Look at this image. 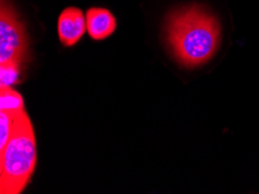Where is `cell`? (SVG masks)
Instances as JSON below:
<instances>
[{
  "instance_id": "1",
  "label": "cell",
  "mask_w": 259,
  "mask_h": 194,
  "mask_svg": "<svg viewBox=\"0 0 259 194\" xmlns=\"http://www.w3.org/2000/svg\"><path fill=\"white\" fill-rule=\"evenodd\" d=\"M165 38L179 64L197 68L215 56L221 43L218 18L201 5H187L167 14Z\"/></svg>"
},
{
  "instance_id": "2",
  "label": "cell",
  "mask_w": 259,
  "mask_h": 194,
  "mask_svg": "<svg viewBox=\"0 0 259 194\" xmlns=\"http://www.w3.org/2000/svg\"><path fill=\"white\" fill-rule=\"evenodd\" d=\"M36 158L33 125L23 109L15 118L9 142L0 149V193L20 194L33 176Z\"/></svg>"
},
{
  "instance_id": "3",
  "label": "cell",
  "mask_w": 259,
  "mask_h": 194,
  "mask_svg": "<svg viewBox=\"0 0 259 194\" xmlns=\"http://www.w3.org/2000/svg\"><path fill=\"white\" fill-rule=\"evenodd\" d=\"M29 55L26 26L11 0L0 4V66L21 70Z\"/></svg>"
},
{
  "instance_id": "4",
  "label": "cell",
  "mask_w": 259,
  "mask_h": 194,
  "mask_svg": "<svg viewBox=\"0 0 259 194\" xmlns=\"http://www.w3.org/2000/svg\"><path fill=\"white\" fill-rule=\"evenodd\" d=\"M58 37L64 47H72L83 37L86 26V15L77 7H68L58 18Z\"/></svg>"
},
{
  "instance_id": "5",
  "label": "cell",
  "mask_w": 259,
  "mask_h": 194,
  "mask_svg": "<svg viewBox=\"0 0 259 194\" xmlns=\"http://www.w3.org/2000/svg\"><path fill=\"white\" fill-rule=\"evenodd\" d=\"M86 26L90 37L100 41L114 33L116 29V20L108 10L92 7L86 13Z\"/></svg>"
},
{
  "instance_id": "6",
  "label": "cell",
  "mask_w": 259,
  "mask_h": 194,
  "mask_svg": "<svg viewBox=\"0 0 259 194\" xmlns=\"http://www.w3.org/2000/svg\"><path fill=\"white\" fill-rule=\"evenodd\" d=\"M25 109L23 99L12 86H0V110L21 112Z\"/></svg>"
},
{
  "instance_id": "7",
  "label": "cell",
  "mask_w": 259,
  "mask_h": 194,
  "mask_svg": "<svg viewBox=\"0 0 259 194\" xmlns=\"http://www.w3.org/2000/svg\"><path fill=\"white\" fill-rule=\"evenodd\" d=\"M18 113L20 112H9V110H0V149H3L9 142L12 128H13V122L17 118Z\"/></svg>"
},
{
  "instance_id": "8",
  "label": "cell",
  "mask_w": 259,
  "mask_h": 194,
  "mask_svg": "<svg viewBox=\"0 0 259 194\" xmlns=\"http://www.w3.org/2000/svg\"><path fill=\"white\" fill-rule=\"evenodd\" d=\"M20 69L14 66H0V86H12L18 82Z\"/></svg>"
}]
</instances>
